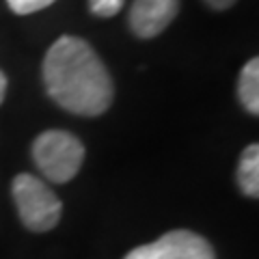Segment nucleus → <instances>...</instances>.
<instances>
[{
  "label": "nucleus",
  "instance_id": "nucleus-1",
  "mask_svg": "<svg viewBox=\"0 0 259 259\" xmlns=\"http://www.w3.org/2000/svg\"><path fill=\"white\" fill-rule=\"evenodd\" d=\"M44 82L61 108L82 117L106 112L115 95L106 65L84 39L71 35L50 46L44 59Z\"/></svg>",
  "mask_w": 259,
  "mask_h": 259
},
{
  "label": "nucleus",
  "instance_id": "nucleus-2",
  "mask_svg": "<svg viewBox=\"0 0 259 259\" xmlns=\"http://www.w3.org/2000/svg\"><path fill=\"white\" fill-rule=\"evenodd\" d=\"M32 160L50 182L65 184L74 180L82 166L84 147L65 130H48L32 143Z\"/></svg>",
  "mask_w": 259,
  "mask_h": 259
},
{
  "label": "nucleus",
  "instance_id": "nucleus-3",
  "mask_svg": "<svg viewBox=\"0 0 259 259\" xmlns=\"http://www.w3.org/2000/svg\"><path fill=\"white\" fill-rule=\"evenodd\" d=\"M13 199L24 227H28L30 231H50L61 221V199L35 175L20 173L15 177Z\"/></svg>",
  "mask_w": 259,
  "mask_h": 259
},
{
  "label": "nucleus",
  "instance_id": "nucleus-4",
  "mask_svg": "<svg viewBox=\"0 0 259 259\" xmlns=\"http://www.w3.org/2000/svg\"><path fill=\"white\" fill-rule=\"evenodd\" d=\"M123 259H216V253L203 236L188 229H175L151 244L130 250Z\"/></svg>",
  "mask_w": 259,
  "mask_h": 259
},
{
  "label": "nucleus",
  "instance_id": "nucleus-5",
  "mask_svg": "<svg viewBox=\"0 0 259 259\" xmlns=\"http://www.w3.org/2000/svg\"><path fill=\"white\" fill-rule=\"evenodd\" d=\"M177 11L180 0H134L127 22L136 37L151 39L175 20Z\"/></svg>",
  "mask_w": 259,
  "mask_h": 259
},
{
  "label": "nucleus",
  "instance_id": "nucleus-6",
  "mask_svg": "<svg viewBox=\"0 0 259 259\" xmlns=\"http://www.w3.org/2000/svg\"><path fill=\"white\" fill-rule=\"evenodd\" d=\"M238 95L246 112L259 115V61L257 59H250L242 67L238 78Z\"/></svg>",
  "mask_w": 259,
  "mask_h": 259
},
{
  "label": "nucleus",
  "instance_id": "nucleus-7",
  "mask_svg": "<svg viewBox=\"0 0 259 259\" xmlns=\"http://www.w3.org/2000/svg\"><path fill=\"white\" fill-rule=\"evenodd\" d=\"M238 184L246 197H259V147L255 143L242 151L238 164Z\"/></svg>",
  "mask_w": 259,
  "mask_h": 259
},
{
  "label": "nucleus",
  "instance_id": "nucleus-8",
  "mask_svg": "<svg viewBox=\"0 0 259 259\" xmlns=\"http://www.w3.org/2000/svg\"><path fill=\"white\" fill-rule=\"evenodd\" d=\"M125 0H89V9L93 15H100V18H112L123 9Z\"/></svg>",
  "mask_w": 259,
  "mask_h": 259
},
{
  "label": "nucleus",
  "instance_id": "nucleus-9",
  "mask_svg": "<svg viewBox=\"0 0 259 259\" xmlns=\"http://www.w3.org/2000/svg\"><path fill=\"white\" fill-rule=\"evenodd\" d=\"M54 0H7L9 9L18 15H28V13H35V11H41L46 7H50Z\"/></svg>",
  "mask_w": 259,
  "mask_h": 259
},
{
  "label": "nucleus",
  "instance_id": "nucleus-10",
  "mask_svg": "<svg viewBox=\"0 0 259 259\" xmlns=\"http://www.w3.org/2000/svg\"><path fill=\"white\" fill-rule=\"evenodd\" d=\"M205 3L216 11H225V9H229V7L236 5L238 0H205Z\"/></svg>",
  "mask_w": 259,
  "mask_h": 259
},
{
  "label": "nucleus",
  "instance_id": "nucleus-11",
  "mask_svg": "<svg viewBox=\"0 0 259 259\" xmlns=\"http://www.w3.org/2000/svg\"><path fill=\"white\" fill-rule=\"evenodd\" d=\"M5 93H7V76L0 71V104L5 100Z\"/></svg>",
  "mask_w": 259,
  "mask_h": 259
}]
</instances>
